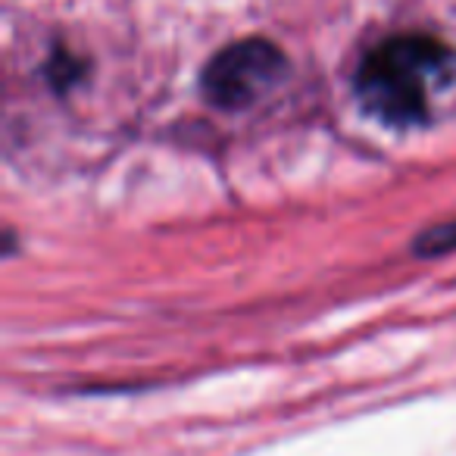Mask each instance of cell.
<instances>
[{"mask_svg": "<svg viewBox=\"0 0 456 456\" xmlns=\"http://www.w3.org/2000/svg\"><path fill=\"white\" fill-rule=\"evenodd\" d=\"M450 250H456V219L425 228V232H419L416 244H412V254L422 256V260H435V256H444Z\"/></svg>", "mask_w": 456, "mask_h": 456, "instance_id": "obj_3", "label": "cell"}, {"mask_svg": "<svg viewBox=\"0 0 456 456\" xmlns=\"http://www.w3.org/2000/svg\"><path fill=\"white\" fill-rule=\"evenodd\" d=\"M354 91L385 126H431L456 94V47L422 32L385 38L356 66Z\"/></svg>", "mask_w": 456, "mask_h": 456, "instance_id": "obj_1", "label": "cell"}, {"mask_svg": "<svg viewBox=\"0 0 456 456\" xmlns=\"http://www.w3.org/2000/svg\"><path fill=\"white\" fill-rule=\"evenodd\" d=\"M288 76V57L266 38H244L222 47L207 63L200 88L213 107L248 110Z\"/></svg>", "mask_w": 456, "mask_h": 456, "instance_id": "obj_2", "label": "cell"}]
</instances>
